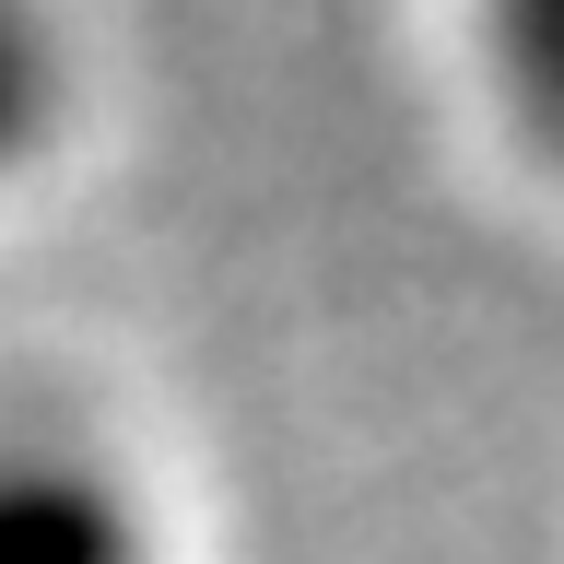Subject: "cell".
I'll return each instance as SVG.
<instances>
[{
  "label": "cell",
  "mask_w": 564,
  "mask_h": 564,
  "mask_svg": "<svg viewBox=\"0 0 564 564\" xmlns=\"http://www.w3.org/2000/svg\"><path fill=\"white\" fill-rule=\"evenodd\" d=\"M482 47H494L518 130L564 165V0H482Z\"/></svg>",
  "instance_id": "1"
}]
</instances>
